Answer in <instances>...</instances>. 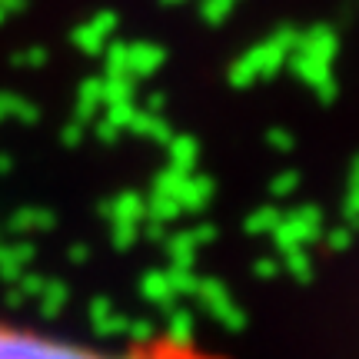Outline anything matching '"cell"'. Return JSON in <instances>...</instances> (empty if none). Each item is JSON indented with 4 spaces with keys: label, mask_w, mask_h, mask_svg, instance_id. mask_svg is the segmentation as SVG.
<instances>
[{
    "label": "cell",
    "mask_w": 359,
    "mask_h": 359,
    "mask_svg": "<svg viewBox=\"0 0 359 359\" xmlns=\"http://www.w3.org/2000/svg\"><path fill=\"white\" fill-rule=\"evenodd\" d=\"M0 359H213L203 349L180 339H147L123 349H97L90 343H74L64 336L27 330L0 320Z\"/></svg>",
    "instance_id": "1"
},
{
    "label": "cell",
    "mask_w": 359,
    "mask_h": 359,
    "mask_svg": "<svg viewBox=\"0 0 359 359\" xmlns=\"http://www.w3.org/2000/svg\"><path fill=\"white\" fill-rule=\"evenodd\" d=\"M200 4H203L206 20H219V17L233 7V0H200Z\"/></svg>",
    "instance_id": "2"
}]
</instances>
